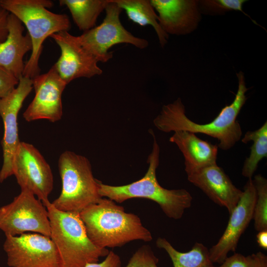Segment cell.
<instances>
[{"label":"cell","mask_w":267,"mask_h":267,"mask_svg":"<svg viewBox=\"0 0 267 267\" xmlns=\"http://www.w3.org/2000/svg\"><path fill=\"white\" fill-rule=\"evenodd\" d=\"M238 89L232 103L225 106L211 122L199 124L191 121L185 114V107L180 98L162 107L160 114L154 119L155 126L163 132L186 131L194 134H203L219 141L218 147L224 150L232 148L241 138L242 131L237 117L245 103L248 90L244 74H236Z\"/></svg>","instance_id":"cell-1"},{"label":"cell","mask_w":267,"mask_h":267,"mask_svg":"<svg viewBox=\"0 0 267 267\" xmlns=\"http://www.w3.org/2000/svg\"><path fill=\"white\" fill-rule=\"evenodd\" d=\"M87 235L97 247H120L134 240H152L150 231L136 215L108 198H101L79 213Z\"/></svg>","instance_id":"cell-2"},{"label":"cell","mask_w":267,"mask_h":267,"mask_svg":"<svg viewBox=\"0 0 267 267\" xmlns=\"http://www.w3.org/2000/svg\"><path fill=\"white\" fill-rule=\"evenodd\" d=\"M153 148L147 159L149 166L145 175L140 179L121 186H113L99 181L98 192L102 197L114 202L122 203L131 198H141L157 203L169 218L181 219L186 209L190 207L191 194L185 189H168L159 183L156 171L159 164L160 148L153 131Z\"/></svg>","instance_id":"cell-3"},{"label":"cell","mask_w":267,"mask_h":267,"mask_svg":"<svg viewBox=\"0 0 267 267\" xmlns=\"http://www.w3.org/2000/svg\"><path fill=\"white\" fill-rule=\"evenodd\" d=\"M52 6V1L49 0H0V7L20 20L31 40L32 52L25 64L23 77L33 79L40 74L39 62L44 40L54 33L68 31L71 28L66 14L47 9Z\"/></svg>","instance_id":"cell-4"},{"label":"cell","mask_w":267,"mask_h":267,"mask_svg":"<svg viewBox=\"0 0 267 267\" xmlns=\"http://www.w3.org/2000/svg\"><path fill=\"white\" fill-rule=\"evenodd\" d=\"M43 204L48 211L49 237L58 251L61 267H85L108 254V249L90 241L79 214L59 211L49 201Z\"/></svg>","instance_id":"cell-5"},{"label":"cell","mask_w":267,"mask_h":267,"mask_svg":"<svg viewBox=\"0 0 267 267\" xmlns=\"http://www.w3.org/2000/svg\"><path fill=\"white\" fill-rule=\"evenodd\" d=\"M58 167L62 189L58 197L51 202L56 209L79 214L102 198L98 192L99 181L94 178L86 157L65 151L59 156Z\"/></svg>","instance_id":"cell-6"},{"label":"cell","mask_w":267,"mask_h":267,"mask_svg":"<svg viewBox=\"0 0 267 267\" xmlns=\"http://www.w3.org/2000/svg\"><path fill=\"white\" fill-rule=\"evenodd\" d=\"M105 10V16L99 25L77 36L82 46L98 62L104 63L111 59L113 51L109 50L117 44H130L141 49L148 45L147 40L134 36L123 26L120 19L123 10L114 0H110Z\"/></svg>","instance_id":"cell-7"},{"label":"cell","mask_w":267,"mask_h":267,"mask_svg":"<svg viewBox=\"0 0 267 267\" xmlns=\"http://www.w3.org/2000/svg\"><path fill=\"white\" fill-rule=\"evenodd\" d=\"M0 229L5 236L29 232L50 236L47 210L33 194L21 190L11 202L0 207Z\"/></svg>","instance_id":"cell-8"},{"label":"cell","mask_w":267,"mask_h":267,"mask_svg":"<svg viewBox=\"0 0 267 267\" xmlns=\"http://www.w3.org/2000/svg\"><path fill=\"white\" fill-rule=\"evenodd\" d=\"M12 173L21 190L30 192L43 203L49 201L53 176L50 166L33 145L20 142L13 157Z\"/></svg>","instance_id":"cell-9"},{"label":"cell","mask_w":267,"mask_h":267,"mask_svg":"<svg viewBox=\"0 0 267 267\" xmlns=\"http://www.w3.org/2000/svg\"><path fill=\"white\" fill-rule=\"evenodd\" d=\"M3 248L10 267H61L58 251L49 236L36 233L6 236Z\"/></svg>","instance_id":"cell-10"},{"label":"cell","mask_w":267,"mask_h":267,"mask_svg":"<svg viewBox=\"0 0 267 267\" xmlns=\"http://www.w3.org/2000/svg\"><path fill=\"white\" fill-rule=\"evenodd\" d=\"M32 89V80L23 76L8 95L0 98V116L4 129L1 140L3 163L0 171V183L13 175V157L21 141L18 135V115Z\"/></svg>","instance_id":"cell-11"},{"label":"cell","mask_w":267,"mask_h":267,"mask_svg":"<svg viewBox=\"0 0 267 267\" xmlns=\"http://www.w3.org/2000/svg\"><path fill=\"white\" fill-rule=\"evenodd\" d=\"M32 80L35 95L23 114L27 122L44 119L51 122L62 116V95L67 84L53 65L46 72Z\"/></svg>","instance_id":"cell-12"},{"label":"cell","mask_w":267,"mask_h":267,"mask_svg":"<svg viewBox=\"0 0 267 267\" xmlns=\"http://www.w3.org/2000/svg\"><path fill=\"white\" fill-rule=\"evenodd\" d=\"M60 48L61 54L53 65L68 85L79 78H90L102 73L95 58L81 44L78 37L64 31L50 36Z\"/></svg>","instance_id":"cell-13"},{"label":"cell","mask_w":267,"mask_h":267,"mask_svg":"<svg viewBox=\"0 0 267 267\" xmlns=\"http://www.w3.org/2000/svg\"><path fill=\"white\" fill-rule=\"evenodd\" d=\"M256 193L252 178H249L242 195L229 214L227 226L222 235L210 249V258L213 263L221 264L229 252H235L239 240L253 220Z\"/></svg>","instance_id":"cell-14"},{"label":"cell","mask_w":267,"mask_h":267,"mask_svg":"<svg viewBox=\"0 0 267 267\" xmlns=\"http://www.w3.org/2000/svg\"><path fill=\"white\" fill-rule=\"evenodd\" d=\"M188 181L200 188L211 200L225 208L229 214L238 203L243 191L237 188L217 164L189 172Z\"/></svg>","instance_id":"cell-15"},{"label":"cell","mask_w":267,"mask_h":267,"mask_svg":"<svg viewBox=\"0 0 267 267\" xmlns=\"http://www.w3.org/2000/svg\"><path fill=\"white\" fill-rule=\"evenodd\" d=\"M158 22L167 34L184 35L194 31L200 20L199 0H151Z\"/></svg>","instance_id":"cell-16"},{"label":"cell","mask_w":267,"mask_h":267,"mask_svg":"<svg viewBox=\"0 0 267 267\" xmlns=\"http://www.w3.org/2000/svg\"><path fill=\"white\" fill-rule=\"evenodd\" d=\"M8 30L6 40L0 44V65L19 80L25 67L24 56L32 51V42L28 33L24 35L23 23L11 13L8 17Z\"/></svg>","instance_id":"cell-17"},{"label":"cell","mask_w":267,"mask_h":267,"mask_svg":"<svg viewBox=\"0 0 267 267\" xmlns=\"http://www.w3.org/2000/svg\"><path fill=\"white\" fill-rule=\"evenodd\" d=\"M169 141L175 143L182 152L186 174L217 164L218 146L199 138L195 134L177 131Z\"/></svg>","instance_id":"cell-18"},{"label":"cell","mask_w":267,"mask_h":267,"mask_svg":"<svg viewBox=\"0 0 267 267\" xmlns=\"http://www.w3.org/2000/svg\"><path fill=\"white\" fill-rule=\"evenodd\" d=\"M114 2L124 10L129 19L141 26H151L157 35L161 45L163 47L168 39L167 35L161 28L158 17L149 0H114Z\"/></svg>","instance_id":"cell-19"},{"label":"cell","mask_w":267,"mask_h":267,"mask_svg":"<svg viewBox=\"0 0 267 267\" xmlns=\"http://www.w3.org/2000/svg\"><path fill=\"white\" fill-rule=\"evenodd\" d=\"M156 243L157 247L167 252L174 267H218L214 265L209 249L202 243L196 242L186 252L178 251L164 238L159 237Z\"/></svg>","instance_id":"cell-20"},{"label":"cell","mask_w":267,"mask_h":267,"mask_svg":"<svg viewBox=\"0 0 267 267\" xmlns=\"http://www.w3.org/2000/svg\"><path fill=\"white\" fill-rule=\"evenodd\" d=\"M110 0H60L66 6L80 30L88 31L96 26L97 19L105 10Z\"/></svg>","instance_id":"cell-21"},{"label":"cell","mask_w":267,"mask_h":267,"mask_svg":"<svg viewBox=\"0 0 267 267\" xmlns=\"http://www.w3.org/2000/svg\"><path fill=\"white\" fill-rule=\"evenodd\" d=\"M241 141L244 143L250 141L253 142L250 154L244 161L241 173L244 177L252 178L259 163L267 157V122L259 129L246 132Z\"/></svg>","instance_id":"cell-22"},{"label":"cell","mask_w":267,"mask_h":267,"mask_svg":"<svg viewBox=\"0 0 267 267\" xmlns=\"http://www.w3.org/2000/svg\"><path fill=\"white\" fill-rule=\"evenodd\" d=\"M253 181L256 193L253 216L254 227L257 231L267 230V180L258 175Z\"/></svg>","instance_id":"cell-23"},{"label":"cell","mask_w":267,"mask_h":267,"mask_svg":"<svg viewBox=\"0 0 267 267\" xmlns=\"http://www.w3.org/2000/svg\"><path fill=\"white\" fill-rule=\"evenodd\" d=\"M245 0H203L199 1L200 10L208 14H223L230 11H239L250 17L243 10Z\"/></svg>","instance_id":"cell-24"},{"label":"cell","mask_w":267,"mask_h":267,"mask_svg":"<svg viewBox=\"0 0 267 267\" xmlns=\"http://www.w3.org/2000/svg\"><path fill=\"white\" fill-rule=\"evenodd\" d=\"M158 262L150 247L143 246L133 255L124 267H158Z\"/></svg>","instance_id":"cell-25"},{"label":"cell","mask_w":267,"mask_h":267,"mask_svg":"<svg viewBox=\"0 0 267 267\" xmlns=\"http://www.w3.org/2000/svg\"><path fill=\"white\" fill-rule=\"evenodd\" d=\"M19 80L0 65V98L8 95L17 86Z\"/></svg>","instance_id":"cell-26"},{"label":"cell","mask_w":267,"mask_h":267,"mask_svg":"<svg viewBox=\"0 0 267 267\" xmlns=\"http://www.w3.org/2000/svg\"><path fill=\"white\" fill-rule=\"evenodd\" d=\"M218 267H253L254 259L252 254L245 256L240 253H234L227 258Z\"/></svg>","instance_id":"cell-27"},{"label":"cell","mask_w":267,"mask_h":267,"mask_svg":"<svg viewBox=\"0 0 267 267\" xmlns=\"http://www.w3.org/2000/svg\"><path fill=\"white\" fill-rule=\"evenodd\" d=\"M105 259L101 263H89L85 267H121L120 257L113 251H109Z\"/></svg>","instance_id":"cell-28"},{"label":"cell","mask_w":267,"mask_h":267,"mask_svg":"<svg viewBox=\"0 0 267 267\" xmlns=\"http://www.w3.org/2000/svg\"><path fill=\"white\" fill-rule=\"evenodd\" d=\"M9 13L0 7V44L4 42L8 36V17Z\"/></svg>","instance_id":"cell-29"},{"label":"cell","mask_w":267,"mask_h":267,"mask_svg":"<svg viewBox=\"0 0 267 267\" xmlns=\"http://www.w3.org/2000/svg\"><path fill=\"white\" fill-rule=\"evenodd\" d=\"M254 259L253 267H267V256L261 252L252 254Z\"/></svg>","instance_id":"cell-30"},{"label":"cell","mask_w":267,"mask_h":267,"mask_svg":"<svg viewBox=\"0 0 267 267\" xmlns=\"http://www.w3.org/2000/svg\"><path fill=\"white\" fill-rule=\"evenodd\" d=\"M257 242L258 245L262 248L267 249V230L258 231L256 235Z\"/></svg>","instance_id":"cell-31"}]
</instances>
